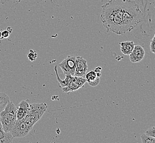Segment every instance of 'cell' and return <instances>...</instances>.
Returning <instances> with one entry per match:
<instances>
[{
	"label": "cell",
	"mask_w": 155,
	"mask_h": 143,
	"mask_svg": "<svg viewBox=\"0 0 155 143\" xmlns=\"http://www.w3.org/2000/svg\"><path fill=\"white\" fill-rule=\"evenodd\" d=\"M125 0H110L102 6L100 19L108 32L117 35L124 34L122 22L124 18Z\"/></svg>",
	"instance_id": "obj_1"
},
{
	"label": "cell",
	"mask_w": 155,
	"mask_h": 143,
	"mask_svg": "<svg viewBox=\"0 0 155 143\" xmlns=\"http://www.w3.org/2000/svg\"><path fill=\"white\" fill-rule=\"evenodd\" d=\"M17 120V107L9 101L0 113V121L4 131L11 132Z\"/></svg>",
	"instance_id": "obj_2"
},
{
	"label": "cell",
	"mask_w": 155,
	"mask_h": 143,
	"mask_svg": "<svg viewBox=\"0 0 155 143\" xmlns=\"http://www.w3.org/2000/svg\"><path fill=\"white\" fill-rule=\"evenodd\" d=\"M48 105L45 103L30 104V107L27 115L22 118L28 125L33 128L34 125L47 110Z\"/></svg>",
	"instance_id": "obj_3"
},
{
	"label": "cell",
	"mask_w": 155,
	"mask_h": 143,
	"mask_svg": "<svg viewBox=\"0 0 155 143\" xmlns=\"http://www.w3.org/2000/svg\"><path fill=\"white\" fill-rule=\"evenodd\" d=\"M32 128L21 119L16 121L11 132L14 138H23L28 135Z\"/></svg>",
	"instance_id": "obj_4"
},
{
	"label": "cell",
	"mask_w": 155,
	"mask_h": 143,
	"mask_svg": "<svg viewBox=\"0 0 155 143\" xmlns=\"http://www.w3.org/2000/svg\"><path fill=\"white\" fill-rule=\"evenodd\" d=\"M75 58V56H69L58 65L65 76H74Z\"/></svg>",
	"instance_id": "obj_5"
},
{
	"label": "cell",
	"mask_w": 155,
	"mask_h": 143,
	"mask_svg": "<svg viewBox=\"0 0 155 143\" xmlns=\"http://www.w3.org/2000/svg\"><path fill=\"white\" fill-rule=\"evenodd\" d=\"M86 82L87 81L85 78H84L82 77L72 76V79L66 87L62 88L63 92L68 94L70 92L76 91L83 87Z\"/></svg>",
	"instance_id": "obj_6"
},
{
	"label": "cell",
	"mask_w": 155,
	"mask_h": 143,
	"mask_svg": "<svg viewBox=\"0 0 155 143\" xmlns=\"http://www.w3.org/2000/svg\"><path fill=\"white\" fill-rule=\"evenodd\" d=\"M87 68L88 66L87 60L84 59L83 57H76L74 76L83 77L87 73Z\"/></svg>",
	"instance_id": "obj_7"
},
{
	"label": "cell",
	"mask_w": 155,
	"mask_h": 143,
	"mask_svg": "<svg viewBox=\"0 0 155 143\" xmlns=\"http://www.w3.org/2000/svg\"><path fill=\"white\" fill-rule=\"evenodd\" d=\"M145 55V51L142 46L135 45L133 51L129 54V57L131 62H139L143 60Z\"/></svg>",
	"instance_id": "obj_8"
},
{
	"label": "cell",
	"mask_w": 155,
	"mask_h": 143,
	"mask_svg": "<svg viewBox=\"0 0 155 143\" xmlns=\"http://www.w3.org/2000/svg\"><path fill=\"white\" fill-rule=\"evenodd\" d=\"M17 119L23 118L27 115L29 110L30 103L28 100H23L17 106Z\"/></svg>",
	"instance_id": "obj_9"
},
{
	"label": "cell",
	"mask_w": 155,
	"mask_h": 143,
	"mask_svg": "<svg viewBox=\"0 0 155 143\" xmlns=\"http://www.w3.org/2000/svg\"><path fill=\"white\" fill-rule=\"evenodd\" d=\"M120 51L125 55H129L134 48L135 44L133 41H127L119 43Z\"/></svg>",
	"instance_id": "obj_10"
},
{
	"label": "cell",
	"mask_w": 155,
	"mask_h": 143,
	"mask_svg": "<svg viewBox=\"0 0 155 143\" xmlns=\"http://www.w3.org/2000/svg\"><path fill=\"white\" fill-rule=\"evenodd\" d=\"M13 138L11 132H6L4 131L0 121V143H12Z\"/></svg>",
	"instance_id": "obj_11"
},
{
	"label": "cell",
	"mask_w": 155,
	"mask_h": 143,
	"mask_svg": "<svg viewBox=\"0 0 155 143\" xmlns=\"http://www.w3.org/2000/svg\"><path fill=\"white\" fill-rule=\"evenodd\" d=\"M54 69L56 72V77H57V79L58 81V85L59 87L61 88H63V87H66L69 83V82L71 81L72 79V76H70V75H66V78L64 80H61L60 78L59 75H58V72H57V66L56 65L54 66Z\"/></svg>",
	"instance_id": "obj_12"
},
{
	"label": "cell",
	"mask_w": 155,
	"mask_h": 143,
	"mask_svg": "<svg viewBox=\"0 0 155 143\" xmlns=\"http://www.w3.org/2000/svg\"><path fill=\"white\" fill-rule=\"evenodd\" d=\"M9 101L10 99L8 95L4 92H0V113L5 108Z\"/></svg>",
	"instance_id": "obj_13"
},
{
	"label": "cell",
	"mask_w": 155,
	"mask_h": 143,
	"mask_svg": "<svg viewBox=\"0 0 155 143\" xmlns=\"http://www.w3.org/2000/svg\"><path fill=\"white\" fill-rule=\"evenodd\" d=\"M97 77H98L97 76L96 73L94 71L89 72L88 73L85 74V79L87 83H89V82L95 80Z\"/></svg>",
	"instance_id": "obj_14"
},
{
	"label": "cell",
	"mask_w": 155,
	"mask_h": 143,
	"mask_svg": "<svg viewBox=\"0 0 155 143\" xmlns=\"http://www.w3.org/2000/svg\"><path fill=\"white\" fill-rule=\"evenodd\" d=\"M141 140L143 143H155V137L147 135L145 133L141 135Z\"/></svg>",
	"instance_id": "obj_15"
},
{
	"label": "cell",
	"mask_w": 155,
	"mask_h": 143,
	"mask_svg": "<svg viewBox=\"0 0 155 143\" xmlns=\"http://www.w3.org/2000/svg\"><path fill=\"white\" fill-rule=\"evenodd\" d=\"M37 57H38V55H37L36 52L33 50H30V52L28 55V57L29 60L31 61H34L36 60Z\"/></svg>",
	"instance_id": "obj_16"
},
{
	"label": "cell",
	"mask_w": 155,
	"mask_h": 143,
	"mask_svg": "<svg viewBox=\"0 0 155 143\" xmlns=\"http://www.w3.org/2000/svg\"><path fill=\"white\" fill-rule=\"evenodd\" d=\"M145 134H146L147 135H149L152 137L155 138V127H152L150 128H148L146 131H145Z\"/></svg>",
	"instance_id": "obj_17"
},
{
	"label": "cell",
	"mask_w": 155,
	"mask_h": 143,
	"mask_svg": "<svg viewBox=\"0 0 155 143\" xmlns=\"http://www.w3.org/2000/svg\"><path fill=\"white\" fill-rule=\"evenodd\" d=\"M155 35H154V36H153V38H152V39H151V42H150V51L151 52L153 53V54H155Z\"/></svg>",
	"instance_id": "obj_18"
},
{
	"label": "cell",
	"mask_w": 155,
	"mask_h": 143,
	"mask_svg": "<svg viewBox=\"0 0 155 143\" xmlns=\"http://www.w3.org/2000/svg\"><path fill=\"white\" fill-rule=\"evenodd\" d=\"M100 77H97L95 80L89 82V83H88V84L91 87H96L98 85V84L100 83Z\"/></svg>",
	"instance_id": "obj_19"
},
{
	"label": "cell",
	"mask_w": 155,
	"mask_h": 143,
	"mask_svg": "<svg viewBox=\"0 0 155 143\" xmlns=\"http://www.w3.org/2000/svg\"><path fill=\"white\" fill-rule=\"evenodd\" d=\"M9 35H10V34L7 30H4L2 32H1V39L8 38H9Z\"/></svg>",
	"instance_id": "obj_20"
},
{
	"label": "cell",
	"mask_w": 155,
	"mask_h": 143,
	"mask_svg": "<svg viewBox=\"0 0 155 143\" xmlns=\"http://www.w3.org/2000/svg\"><path fill=\"white\" fill-rule=\"evenodd\" d=\"M102 68L100 67H96L95 69H94V71L96 73H101Z\"/></svg>",
	"instance_id": "obj_21"
},
{
	"label": "cell",
	"mask_w": 155,
	"mask_h": 143,
	"mask_svg": "<svg viewBox=\"0 0 155 143\" xmlns=\"http://www.w3.org/2000/svg\"><path fill=\"white\" fill-rule=\"evenodd\" d=\"M7 30L9 32V34H11V33H12V31H13V29H12L11 27H7Z\"/></svg>",
	"instance_id": "obj_22"
},
{
	"label": "cell",
	"mask_w": 155,
	"mask_h": 143,
	"mask_svg": "<svg viewBox=\"0 0 155 143\" xmlns=\"http://www.w3.org/2000/svg\"><path fill=\"white\" fill-rule=\"evenodd\" d=\"M6 0H0V1L2 2V3H5V2L6 1Z\"/></svg>",
	"instance_id": "obj_23"
},
{
	"label": "cell",
	"mask_w": 155,
	"mask_h": 143,
	"mask_svg": "<svg viewBox=\"0 0 155 143\" xmlns=\"http://www.w3.org/2000/svg\"><path fill=\"white\" fill-rule=\"evenodd\" d=\"M1 38V32L0 31V39Z\"/></svg>",
	"instance_id": "obj_24"
},
{
	"label": "cell",
	"mask_w": 155,
	"mask_h": 143,
	"mask_svg": "<svg viewBox=\"0 0 155 143\" xmlns=\"http://www.w3.org/2000/svg\"><path fill=\"white\" fill-rule=\"evenodd\" d=\"M16 1H18V2H20L21 0H16Z\"/></svg>",
	"instance_id": "obj_25"
}]
</instances>
